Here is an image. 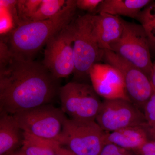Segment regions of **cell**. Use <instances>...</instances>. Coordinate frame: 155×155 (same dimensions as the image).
Instances as JSON below:
<instances>
[{
    "mask_svg": "<svg viewBox=\"0 0 155 155\" xmlns=\"http://www.w3.org/2000/svg\"><path fill=\"white\" fill-rule=\"evenodd\" d=\"M61 109L70 119L95 121L102 101L91 84L73 81L60 87Z\"/></svg>",
    "mask_w": 155,
    "mask_h": 155,
    "instance_id": "8992f818",
    "label": "cell"
},
{
    "mask_svg": "<svg viewBox=\"0 0 155 155\" xmlns=\"http://www.w3.org/2000/svg\"><path fill=\"white\" fill-rule=\"evenodd\" d=\"M74 38V81L85 82L89 79L92 67L102 60L103 50L100 48L95 27L94 15L87 14L71 22Z\"/></svg>",
    "mask_w": 155,
    "mask_h": 155,
    "instance_id": "3957f363",
    "label": "cell"
},
{
    "mask_svg": "<svg viewBox=\"0 0 155 155\" xmlns=\"http://www.w3.org/2000/svg\"><path fill=\"white\" fill-rule=\"evenodd\" d=\"M90 78L94 90L104 100L123 99L130 101L122 74L112 66L107 64H94L90 72Z\"/></svg>",
    "mask_w": 155,
    "mask_h": 155,
    "instance_id": "8fae6325",
    "label": "cell"
},
{
    "mask_svg": "<svg viewBox=\"0 0 155 155\" xmlns=\"http://www.w3.org/2000/svg\"><path fill=\"white\" fill-rule=\"evenodd\" d=\"M105 134L96 121L67 119L58 141L76 155H99Z\"/></svg>",
    "mask_w": 155,
    "mask_h": 155,
    "instance_id": "5b68a950",
    "label": "cell"
},
{
    "mask_svg": "<svg viewBox=\"0 0 155 155\" xmlns=\"http://www.w3.org/2000/svg\"><path fill=\"white\" fill-rule=\"evenodd\" d=\"M71 23L46 44L42 64L58 79L67 77L73 73L75 69L74 38Z\"/></svg>",
    "mask_w": 155,
    "mask_h": 155,
    "instance_id": "9c48e42d",
    "label": "cell"
},
{
    "mask_svg": "<svg viewBox=\"0 0 155 155\" xmlns=\"http://www.w3.org/2000/svg\"><path fill=\"white\" fill-rule=\"evenodd\" d=\"M136 20L140 22L146 34L150 51L155 53V2L143 9Z\"/></svg>",
    "mask_w": 155,
    "mask_h": 155,
    "instance_id": "e0dca14e",
    "label": "cell"
},
{
    "mask_svg": "<svg viewBox=\"0 0 155 155\" xmlns=\"http://www.w3.org/2000/svg\"><path fill=\"white\" fill-rule=\"evenodd\" d=\"M143 113L147 123L155 122V93L147 102L143 108Z\"/></svg>",
    "mask_w": 155,
    "mask_h": 155,
    "instance_id": "44dd1931",
    "label": "cell"
},
{
    "mask_svg": "<svg viewBox=\"0 0 155 155\" xmlns=\"http://www.w3.org/2000/svg\"><path fill=\"white\" fill-rule=\"evenodd\" d=\"M59 142L37 137L23 132L21 151L25 155H54Z\"/></svg>",
    "mask_w": 155,
    "mask_h": 155,
    "instance_id": "2e32d148",
    "label": "cell"
},
{
    "mask_svg": "<svg viewBox=\"0 0 155 155\" xmlns=\"http://www.w3.org/2000/svg\"><path fill=\"white\" fill-rule=\"evenodd\" d=\"M76 9V0H68L54 17L18 25L10 33L6 43L11 53L26 60H33L50 39L72 22Z\"/></svg>",
    "mask_w": 155,
    "mask_h": 155,
    "instance_id": "7a4b0ae2",
    "label": "cell"
},
{
    "mask_svg": "<svg viewBox=\"0 0 155 155\" xmlns=\"http://www.w3.org/2000/svg\"><path fill=\"white\" fill-rule=\"evenodd\" d=\"M123 31L118 40L111 44L110 51L142 70L150 78L153 64L145 32L140 24L121 18Z\"/></svg>",
    "mask_w": 155,
    "mask_h": 155,
    "instance_id": "277c9868",
    "label": "cell"
},
{
    "mask_svg": "<svg viewBox=\"0 0 155 155\" xmlns=\"http://www.w3.org/2000/svg\"><path fill=\"white\" fill-rule=\"evenodd\" d=\"M23 131L17 125L13 115L1 113L0 155H10L22 145Z\"/></svg>",
    "mask_w": 155,
    "mask_h": 155,
    "instance_id": "5bb4252c",
    "label": "cell"
},
{
    "mask_svg": "<svg viewBox=\"0 0 155 155\" xmlns=\"http://www.w3.org/2000/svg\"><path fill=\"white\" fill-rule=\"evenodd\" d=\"M103 0H76L77 8L93 12L98 8Z\"/></svg>",
    "mask_w": 155,
    "mask_h": 155,
    "instance_id": "7402d4cb",
    "label": "cell"
},
{
    "mask_svg": "<svg viewBox=\"0 0 155 155\" xmlns=\"http://www.w3.org/2000/svg\"><path fill=\"white\" fill-rule=\"evenodd\" d=\"M10 155H25V154L21 150H20L19 151L17 152H14L13 153L11 154Z\"/></svg>",
    "mask_w": 155,
    "mask_h": 155,
    "instance_id": "4316f807",
    "label": "cell"
},
{
    "mask_svg": "<svg viewBox=\"0 0 155 155\" xmlns=\"http://www.w3.org/2000/svg\"><path fill=\"white\" fill-rule=\"evenodd\" d=\"M95 121L107 132L147 122L143 112L130 101L123 99L104 100Z\"/></svg>",
    "mask_w": 155,
    "mask_h": 155,
    "instance_id": "30bf717a",
    "label": "cell"
},
{
    "mask_svg": "<svg viewBox=\"0 0 155 155\" xmlns=\"http://www.w3.org/2000/svg\"><path fill=\"white\" fill-rule=\"evenodd\" d=\"M143 125L125 127L113 132H106L105 144L112 143L135 151L149 141Z\"/></svg>",
    "mask_w": 155,
    "mask_h": 155,
    "instance_id": "4fadbf2b",
    "label": "cell"
},
{
    "mask_svg": "<svg viewBox=\"0 0 155 155\" xmlns=\"http://www.w3.org/2000/svg\"><path fill=\"white\" fill-rule=\"evenodd\" d=\"M102 60L122 74L128 99L141 110L154 94L150 78L142 70L110 50H104Z\"/></svg>",
    "mask_w": 155,
    "mask_h": 155,
    "instance_id": "ba28073f",
    "label": "cell"
},
{
    "mask_svg": "<svg viewBox=\"0 0 155 155\" xmlns=\"http://www.w3.org/2000/svg\"><path fill=\"white\" fill-rule=\"evenodd\" d=\"M94 20L100 48L103 50H110L111 44L122 35L123 25L121 17L106 13H100L94 15Z\"/></svg>",
    "mask_w": 155,
    "mask_h": 155,
    "instance_id": "7c38bea8",
    "label": "cell"
},
{
    "mask_svg": "<svg viewBox=\"0 0 155 155\" xmlns=\"http://www.w3.org/2000/svg\"><path fill=\"white\" fill-rule=\"evenodd\" d=\"M65 0H42L41 4L30 19L31 21H39L55 16L65 5Z\"/></svg>",
    "mask_w": 155,
    "mask_h": 155,
    "instance_id": "ac0fdd59",
    "label": "cell"
},
{
    "mask_svg": "<svg viewBox=\"0 0 155 155\" xmlns=\"http://www.w3.org/2000/svg\"><path fill=\"white\" fill-rule=\"evenodd\" d=\"M59 80L42 64L11 53L0 62L1 113L13 115L50 104L59 95Z\"/></svg>",
    "mask_w": 155,
    "mask_h": 155,
    "instance_id": "6da1fadb",
    "label": "cell"
},
{
    "mask_svg": "<svg viewBox=\"0 0 155 155\" xmlns=\"http://www.w3.org/2000/svg\"><path fill=\"white\" fill-rule=\"evenodd\" d=\"M150 80L151 82L153 89L154 93H155V64H153L152 72L150 77Z\"/></svg>",
    "mask_w": 155,
    "mask_h": 155,
    "instance_id": "484cf974",
    "label": "cell"
},
{
    "mask_svg": "<svg viewBox=\"0 0 155 155\" xmlns=\"http://www.w3.org/2000/svg\"><path fill=\"white\" fill-rule=\"evenodd\" d=\"M134 152L138 155H155V140H149Z\"/></svg>",
    "mask_w": 155,
    "mask_h": 155,
    "instance_id": "603a6c76",
    "label": "cell"
},
{
    "mask_svg": "<svg viewBox=\"0 0 155 155\" xmlns=\"http://www.w3.org/2000/svg\"><path fill=\"white\" fill-rule=\"evenodd\" d=\"M13 116L23 132L57 141L67 119L61 109L50 104L22 111Z\"/></svg>",
    "mask_w": 155,
    "mask_h": 155,
    "instance_id": "52a82bcc",
    "label": "cell"
},
{
    "mask_svg": "<svg viewBox=\"0 0 155 155\" xmlns=\"http://www.w3.org/2000/svg\"><path fill=\"white\" fill-rule=\"evenodd\" d=\"M153 2L150 0H103L96 11L98 14L106 13L136 19L142 10Z\"/></svg>",
    "mask_w": 155,
    "mask_h": 155,
    "instance_id": "9a60e30c",
    "label": "cell"
},
{
    "mask_svg": "<svg viewBox=\"0 0 155 155\" xmlns=\"http://www.w3.org/2000/svg\"><path fill=\"white\" fill-rule=\"evenodd\" d=\"M154 64H155V63H154Z\"/></svg>",
    "mask_w": 155,
    "mask_h": 155,
    "instance_id": "83f0119b",
    "label": "cell"
},
{
    "mask_svg": "<svg viewBox=\"0 0 155 155\" xmlns=\"http://www.w3.org/2000/svg\"><path fill=\"white\" fill-rule=\"evenodd\" d=\"M41 2L42 0L17 1V9L20 22L19 25L30 22V19L38 9Z\"/></svg>",
    "mask_w": 155,
    "mask_h": 155,
    "instance_id": "d6986e66",
    "label": "cell"
},
{
    "mask_svg": "<svg viewBox=\"0 0 155 155\" xmlns=\"http://www.w3.org/2000/svg\"><path fill=\"white\" fill-rule=\"evenodd\" d=\"M133 151L112 143H106L103 147L99 155H135Z\"/></svg>",
    "mask_w": 155,
    "mask_h": 155,
    "instance_id": "ffe728a7",
    "label": "cell"
},
{
    "mask_svg": "<svg viewBox=\"0 0 155 155\" xmlns=\"http://www.w3.org/2000/svg\"><path fill=\"white\" fill-rule=\"evenodd\" d=\"M146 132L148 140H155V122L151 123H145L143 125Z\"/></svg>",
    "mask_w": 155,
    "mask_h": 155,
    "instance_id": "cb8c5ba5",
    "label": "cell"
},
{
    "mask_svg": "<svg viewBox=\"0 0 155 155\" xmlns=\"http://www.w3.org/2000/svg\"><path fill=\"white\" fill-rule=\"evenodd\" d=\"M54 155H76L71 150L62 146L59 147L56 150Z\"/></svg>",
    "mask_w": 155,
    "mask_h": 155,
    "instance_id": "d4e9b609",
    "label": "cell"
}]
</instances>
